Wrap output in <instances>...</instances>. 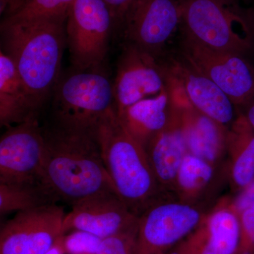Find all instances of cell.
<instances>
[{
	"instance_id": "1",
	"label": "cell",
	"mask_w": 254,
	"mask_h": 254,
	"mask_svg": "<svg viewBox=\"0 0 254 254\" xmlns=\"http://www.w3.org/2000/svg\"><path fill=\"white\" fill-rule=\"evenodd\" d=\"M42 128L46 150L41 185L55 202L72 205L91 195L117 193L95 133L66 129L52 124Z\"/></svg>"
},
{
	"instance_id": "2",
	"label": "cell",
	"mask_w": 254,
	"mask_h": 254,
	"mask_svg": "<svg viewBox=\"0 0 254 254\" xmlns=\"http://www.w3.org/2000/svg\"><path fill=\"white\" fill-rule=\"evenodd\" d=\"M66 18L1 25V50L12 60L40 109L60 79Z\"/></svg>"
},
{
	"instance_id": "3",
	"label": "cell",
	"mask_w": 254,
	"mask_h": 254,
	"mask_svg": "<svg viewBox=\"0 0 254 254\" xmlns=\"http://www.w3.org/2000/svg\"><path fill=\"white\" fill-rule=\"evenodd\" d=\"M100 153L117 194L139 217L157 198L160 190L146 152L128 133L115 108L103 118L95 131Z\"/></svg>"
},
{
	"instance_id": "4",
	"label": "cell",
	"mask_w": 254,
	"mask_h": 254,
	"mask_svg": "<svg viewBox=\"0 0 254 254\" xmlns=\"http://www.w3.org/2000/svg\"><path fill=\"white\" fill-rule=\"evenodd\" d=\"M182 35L217 51L250 56L254 32L237 0H179Z\"/></svg>"
},
{
	"instance_id": "5",
	"label": "cell",
	"mask_w": 254,
	"mask_h": 254,
	"mask_svg": "<svg viewBox=\"0 0 254 254\" xmlns=\"http://www.w3.org/2000/svg\"><path fill=\"white\" fill-rule=\"evenodd\" d=\"M53 92L51 124L66 129L95 133L115 108L113 84L100 69L73 70L60 78Z\"/></svg>"
},
{
	"instance_id": "6",
	"label": "cell",
	"mask_w": 254,
	"mask_h": 254,
	"mask_svg": "<svg viewBox=\"0 0 254 254\" xmlns=\"http://www.w3.org/2000/svg\"><path fill=\"white\" fill-rule=\"evenodd\" d=\"M113 32V14L103 0H75L66 21V46L73 70L100 69Z\"/></svg>"
},
{
	"instance_id": "7",
	"label": "cell",
	"mask_w": 254,
	"mask_h": 254,
	"mask_svg": "<svg viewBox=\"0 0 254 254\" xmlns=\"http://www.w3.org/2000/svg\"><path fill=\"white\" fill-rule=\"evenodd\" d=\"M167 198L162 195L138 217L132 254H168L204 220L195 205Z\"/></svg>"
},
{
	"instance_id": "8",
	"label": "cell",
	"mask_w": 254,
	"mask_h": 254,
	"mask_svg": "<svg viewBox=\"0 0 254 254\" xmlns=\"http://www.w3.org/2000/svg\"><path fill=\"white\" fill-rule=\"evenodd\" d=\"M182 59L210 78L240 109L254 94V64L247 55L217 51L182 37Z\"/></svg>"
},
{
	"instance_id": "9",
	"label": "cell",
	"mask_w": 254,
	"mask_h": 254,
	"mask_svg": "<svg viewBox=\"0 0 254 254\" xmlns=\"http://www.w3.org/2000/svg\"><path fill=\"white\" fill-rule=\"evenodd\" d=\"M65 215L57 203L16 213L0 230V254H46L63 236Z\"/></svg>"
},
{
	"instance_id": "10",
	"label": "cell",
	"mask_w": 254,
	"mask_h": 254,
	"mask_svg": "<svg viewBox=\"0 0 254 254\" xmlns=\"http://www.w3.org/2000/svg\"><path fill=\"white\" fill-rule=\"evenodd\" d=\"M45 150L38 119L7 127L0 138V183L41 185Z\"/></svg>"
},
{
	"instance_id": "11",
	"label": "cell",
	"mask_w": 254,
	"mask_h": 254,
	"mask_svg": "<svg viewBox=\"0 0 254 254\" xmlns=\"http://www.w3.org/2000/svg\"><path fill=\"white\" fill-rule=\"evenodd\" d=\"M133 45L125 43L113 83L118 116L131 105L163 91L170 79L168 65Z\"/></svg>"
},
{
	"instance_id": "12",
	"label": "cell",
	"mask_w": 254,
	"mask_h": 254,
	"mask_svg": "<svg viewBox=\"0 0 254 254\" xmlns=\"http://www.w3.org/2000/svg\"><path fill=\"white\" fill-rule=\"evenodd\" d=\"M182 21L179 0H138L128 14L120 35L133 45L160 58Z\"/></svg>"
},
{
	"instance_id": "13",
	"label": "cell",
	"mask_w": 254,
	"mask_h": 254,
	"mask_svg": "<svg viewBox=\"0 0 254 254\" xmlns=\"http://www.w3.org/2000/svg\"><path fill=\"white\" fill-rule=\"evenodd\" d=\"M71 206L64 219L63 235L81 231L105 240L138 225V216L114 192L91 195Z\"/></svg>"
},
{
	"instance_id": "14",
	"label": "cell",
	"mask_w": 254,
	"mask_h": 254,
	"mask_svg": "<svg viewBox=\"0 0 254 254\" xmlns=\"http://www.w3.org/2000/svg\"><path fill=\"white\" fill-rule=\"evenodd\" d=\"M168 67L190 104L229 129L238 117L239 109L228 95L182 58L174 60Z\"/></svg>"
},
{
	"instance_id": "15",
	"label": "cell",
	"mask_w": 254,
	"mask_h": 254,
	"mask_svg": "<svg viewBox=\"0 0 254 254\" xmlns=\"http://www.w3.org/2000/svg\"><path fill=\"white\" fill-rule=\"evenodd\" d=\"M240 240V215L230 205L205 217L168 254H237Z\"/></svg>"
},
{
	"instance_id": "16",
	"label": "cell",
	"mask_w": 254,
	"mask_h": 254,
	"mask_svg": "<svg viewBox=\"0 0 254 254\" xmlns=\"http://www.w3.org/2000/svg\"><path fill=\"white\" fill-rule=\"evenodd\" d=\"M177 81L170 74L166 88L127 108L119 116L124 126L143 148L173 121L177 111Z\"/></svg>"
},
{
	"instance_id": "17",
	"label": "cell",
	"mask_w": 254,
	"mask_h": 254,
	"mask_svg": "<svg viewBox=\"0 0 254 254\" xmlns=\"http://www.w3.org/2000/svg\"><path fill=\"white\" fill-rule=\"evenodd\" d=\"M145 150L160 190L165 193L174 192L179 169L189 153L179 101L173 121L151 140Z\"/></svg>"
},
{
	"instance_id": "18",
	"label": "cell",
	"mask_w": 254,
	"mask_h": 254,
	"mask_svg": "<svg viewBox=\"0 0 254 254\" xmlns=\"http://www.w3.org/2000/svg\"><path fill=\"white\" fill-rule=\"evenodd\" d=\"M180 120L189 153L215 164L227 148L228 128L200 113L180 95Z\"/></svg>"
},
{
	"instance_id": "19",
	"label": "cell",
	"mask_w": 254,
	"mask_h": 254,
	"mask_svg": "<svg viewBox=\"0 0 254 254\" xmlns=\"http://www.w3.org/2000/svg\"><path fill=\"white\" fill-rule=\"evenodd\" d=\"M40 108L32 98L12 60L0 52V125L14 126L38 119Z\"/></svg>"
},
{
	"instance_id": "20",
	"label": "cell",
	"mask_w": 254,
	"mask_h": 254,
	"mask_svg": "<svg viewBox=\"0 0 254 254\" xmlns=\"http://www.w3.org/2000/svg\"><path fill=\"white\" fill-rule=\"evenodd\" d=\"M227 148L231 156L232 185L241 191L254 180V129L240 111L228 129Z\"/></svg>"
},
{
	"instance_id": "21",
	"label": "cell",
	"mask_w": 254,
	"mask_h": 254,
	"mask_svg": "<svg viewBox=\"0 0 254 254\" xmlns=\"http://www.w3.org/2000/svg\"><path fill=\"white\" fill-rule=\"evenodd\" d=\"M213 175V164L188 153L179 169L174 192L180 200L190 203L208 186Z\"/></svg>"
},
{
	"instance_id": "22",
	"label": "cell",
	"mask_w": 254,
	"mask_h": 254,
	"mask_svg": "<svg viewBox=\"0 0 254 254\" xmlns=\"http://www.w3.org/2000/svg\"><path fill=\"white\" fill-rule=\"evenodd\" d=\"M50 203H57V202L41 185L0 183L1 216Z\"/></svg>"
},
{
	"instance_id": "23",
	"label": "cell",
	"mask_w": 254,
	"mask_h": 254,
	"mask_svg": "<svg viewBox=\"0 0 254 254\" xmlns=\"http://www.w3.org/2000/svg\"><path fill=\"white\" fill-rule=\"evenodd\" d=\"M75 0H26L21 7L3 18L1 25L66 18Z\"/></svg>"
},
{
	"instance_id": "24",
	"label": "cell",
	"mask_w": 254,
	"mask_h": 254,
	"mask_svg": "<svg viewBox=\"0 0 254 254\" xmlns=\"http://www.w3.org/2000/svg\"><path fill=\"white\" fill-rule=\"evenodd\" d=\"M101 239L81 231L68 232L60 240L64 254H96Z\"/></svg>"
},
{
	"instance_id": "25",
	"label": "cell",
	"mask_w": 254,
	"mask_h": 254,
	"mask_svg": "<svg viewBox=\"0 0 254 254\" xmlns=\"http://www.w3.org/2000/svg\"><path fill=\"white\" fill-rule=\"evenodd\" d=\"M138 231V225L128 231L122 232L102 240L96 254H132Z\"/></svg>"
},
{
	"instance_id": "26",
	"label": "cell",
	"mask_w": 254,
	"mask_h": 254,
	"mask_svg": "<svg viewBox=\"0 0 254 254\" xmlns=\"http://www.w3.org/2000/svg\"><path fill=\"white\" fill-rule=\"evenodd\" d=\"M241 240L237 254H254V203L240 214Z\"/></svg>"
},
{
	"instance_id": "27",
	"label": "cell",
	"mask_w": 254,
	"mask_h": 254,
	"mask_svg": "<svg viewBox=\"0 0 254 254\" xmlns=\"http://www.w3.org/2000/svg\"><path fill=\"white\" fill-rule=\"evenodd\" d=\"M138 0H103L113 14L115 31L120 33L125 20Z\"/></svg>"
},
{
	"instance_id": "28",
	"label": "cell",
	"mask_w": 254,
	"mask_h": 254,
	"mask_svg": "<svg viewBox=\"0 0 254 254\" xmlns=\"http://www.w3.org/2000/svg\"><path fill=\"white\" fill-rule=\"evenodd\" d=\"M254 203V180L235 198L231 205L240 215L243 210Z\"/></svg>"
},
{
	"instance_id": "29",
	"label": "cell",
	"mask_w": 254,
	"mask_h": 254,
	"mask_svg": "<svg viewBox=\"0 0 254 254\" xmlns=\"http://www.w3.org/2000/svg\"><path fill=\"white\" fill-rule=\"evenodd\" d=\"M26 0H0V13L4 18L14 14Z\"/></svg>"
},
{
	"instance_id": "30",
	"label": "cell",
	"mask_w": 254,
	"mask_h": 254,
	"mask_svg": "<svg viewBox=\"0 0 254 254\" xmlns=\"http://www.w3.org/2000/svg\"><path fill=\"white\" fill-rule=\"evenodd\" d=\"M254 129V94L245 105L239 109Z\"/></svg>"
},
{
	"instance_id": "31",
	"label": "cell",
	"mask_w": 254,
	"mask_h": 254,
	"mask_svg": "<svg viewBox=\"0 0 254 254\" xmlns=\"http://www.w3.org/2000/svg\"><path fill=\"white\" fill-rule=\"evenodd\" d=\"M245 10L247 17L254 32V0L247 7H245Z\"/></svg>"
},
{
	"instance_id": "32",
	"label": "cell",
	"mask_w": 254,
	"mask_h": 254,
	"mask_svg": "<svg viewBox=\"0 0 254 254\" xmlns=\"http://www.w3.org/2000/svg\"><path fill=\"white\" fill-rule=\"evenodd\" d=\"M46 254H64L63 250H62L61 245H60V241L59 242Z\"/></svg>"
},
{
	"instance_id": "33",
	"label": "cell",
	"mask_w": 254,
	"mask_h": 254,
	"mask_svg": "<svg viewBox=\"0 0 254 254\" xmlns=\"http://www.w3.org/2000/svg\"><path fill=\"white\" fill-rule=\"evenodd\" d=\"M237 1H240V2L246 3V4H250L253 1V0H237Z\"/></svg>"
}]
</instances>
